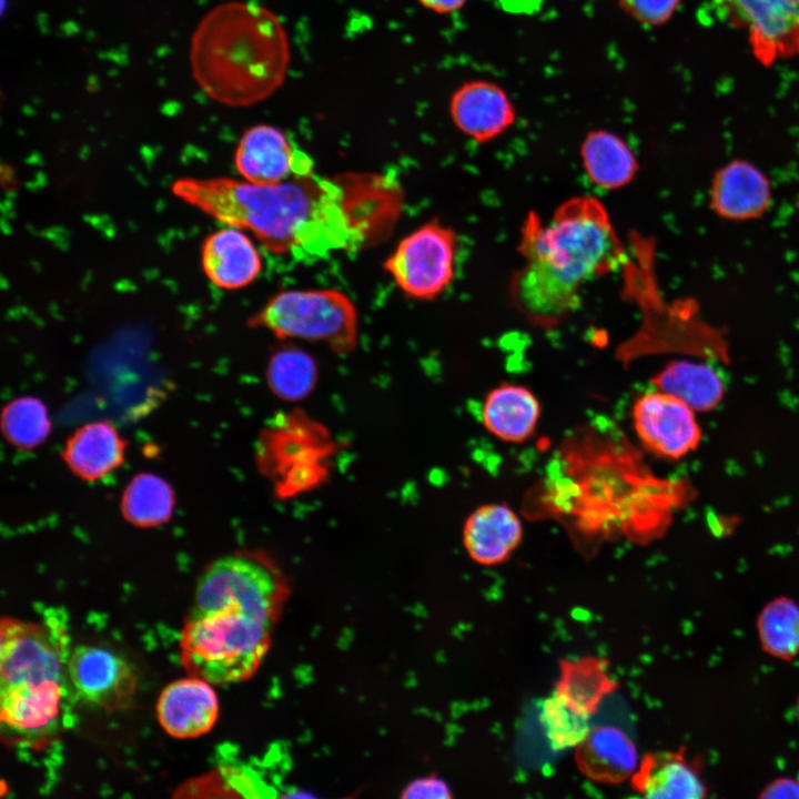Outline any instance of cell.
<instances>
[{"label":"cell","mask_w":799,"mask_h":799,"mask_svg":"<svg viewBox=\"0 0 799 799\" xmlns=\"http://www.w3.org/2000/svg\"><path fill=\"white\" fill-rule=\"evenodd\" d=\"M559 453L544 500L550 514L570 517L577 539L590 549L617 535L651 542L685 496L679 483L655 477L613 426L581 428Z\"/></svg>","instance_id":"cell-1"},{"label":"cell","mask_w":799,"mask_h":799,"mask_svg":"<svg viewBox=\"0 0 799 799\" xmlns=\"http://www.w3.org/2000/svg\"><path fill=\"white\" fill-rule=\"evenodd\" d=\"M173 194L224 225L252 233L271 253L313 261L366 239L344 184L315 172L273 184L183 178Z\"/></svg>","instance_id":"cell-2"},{"label":"cell","mask_w":799,"mask_h":799,"mask_svg":"<svg viewBox=\"0 0 799 799\" xmlns=\"http://www.w3.org/2000/svg\"><path fill=\"white\" fill-rule=\"evenodd\" d=\"M193 78L213 101L251 107L286 78L290 42L280 18L253 1H226L199 21L190 42Z\"/></svg>","instance_id":"cell-3"},{"label":"cell","mask_w":799,"mask_h":799,"mask_svg":"<svg viewBox=\"0 0 799 799\" xmlns=\"http://www.w3.org/2000/svg\"><path fill=\"white\" fill-rule=\"evenodd\" d=\"M518 250L577 290L623 262L624 249L604 205L593 196H575L558 206L548 223L536 213L524 222Z\"/></svg>","instance_id":"cell-4"},{"label":"cell","mask_w":799,"mask_h":799,"mask_svg":"<svg viewBox=\"0 0 799 799\" xmlns=\"http://www.w3.org/2000/svg\"><path fill=\"white\" fill-rule=\"evenodd\" d=\"M276 624L239 605L192 609L181 631V663L210 684L247 680L266 656Z\"/></svg>","instance_id":"cell-5"},{"label":"cell","mask_w":799,"mask_h":799,"mask_svg":"<svg viewBox=\"0 0 799 799\" xmlns=\"http://www.w3.org/2000/svg\"><path fill=\"white\" fill-rule=\"evenodd\" d=\"M249 325L283 340L323 342L345 353L356 345L358 317L352 300L337 290H289L273 295Z\"/></svg>","instance_id":"cell-6"},{"label":"cell","mask_w":799,"mask_h":799,"mask_svg":"<svg viewBox=\"0 0 799 799\" xmlns=\"http://www.w3.org/2000/svg\"><path fill=\"white\" fill-rule=\"evenodd\" d=\"M290 596L282 568L266 553L236 552L210 563L195 589L194 610L240 605L276 621Z\"/></svg>","instance_id":"cell-7"},{"label":"cell","mask_w":799,"mask_h":799,"mask_svg":"<svg viewBox=\"0 0 799 799\" xmlns=\"http://www.w3.org/2000/svg\"><path fill=\"white\" fill-rule=\"evenodd\" d=\"M0 687L24 681H67L68 637L50 621L4 617L0 624Z\"/></svg>","instance_id":"cell-8"},{"label":"cell","mask_w":799,"mask_h":799,"mask_svg":"<svg viewBox=\"0 0 799 799\" xmlns=\"http://www.w3.org/2000/svg\"><path fill=\"white\" fill-rule=\"evenodd\" d=\"M456 244L452 229L437 221L425 223L402 239L384 269L407 296L434 300L454 279Z\"/></svg>","instance_id":"cell-9"},{"label":"cell","mask_w":799,"mask_h":799,"mask_svg":"<svg viewBox=\"0 0 799 799\" xmlns=\"http://www.w3.org/2000/svg\"><path fill=\"white\" fill-rule=\"evenodd\" d=\"M728 20L747 30L755 57L771 65L799 52V0H715Z\"/></svg>","instance_id":"cell-10"},{"label":"cell","mask_w":799,"mask_h":799,"mask_svg":"<svg viewBox=\"0 0 799 799\" xmlns=\"http://www.w3.org/2000/svg\"><path fill=\"white\" fill-rule=\"evenodd\" d=\"M631 416L643 446L659 457L681 458L700 443L701 431L695 411L663 391L638 397Z\"/></svg>","instance_id":"cell-11"},{"label":"cell","mask_w":799,"mask_h":799,"mask_svg":"<svg viewBox=\"0 0 799 799\" xmlns=\"http://www.w3.org/2000/svg\"><path fill=\"white\" fill-rule=\"evenodd\" d=\"M239 174L256 184H273L314 173L313 161L280 128L256 124L239 140L234 153Z\"/></svg>","instance_id":"cell-12"},{"label":"cell","mask_w":799,"mask_h":799,"mask_svg":"<svg viewBox=\"0 0 799 799\" xmlns=\"http://www.w3.org/2000/svg\"><path fill=\"white\" fill-rule=\"evenodd\" d=\"M67 681H24L0 687L1 726L24 740L52 736L62 722Z\"/></svg>","instance_id":"cell-13"},{"label":"cell","mask_w":799,"mask_h":799,"mask_svg":"<svg viewBox=\"0 0 799 799\" xmlns=\"http://www.w3.org/2000/svg\"><path fill=\"white\" fill-rule=\"evenodd\" d=\"M68 678L83 700L105 710L123 707L138 685L135 672L122 657L92 645L77 646L70 653Z\"/></svg>","instance_id":"cell-14"},{"label":"cell","mask_w":799,"mask_h":799,"mask_svg":"<svg viewBox=\"0 0 799 799\" xmlns=\"http://www.w3.org/2000/svg\"><path fill=\"white\" fill-rule=\"evenodd\" d=\"M456 128L476 142L490 141L506 132L515 121L514 105L496 83L474 80L462 84L449 101Z\"/></svg>","instance_id":"cell-15"},{"label":"cell","mask_w":799,"mask_h":799,"mask_svg":"<svg viewBox=\"0 0 799 799\" xmlns=\"http://www.w3.org/2000/svg\"><path fill=\"white\" fill-rule=\"evenodd\" d=\"M156 715L170 736L195 738L214 726L219 716L218 697L210 682L193 676L182 678L163 688Z\"/></svg>","instance_id":"cell-16"},{"label":"cell","mask_w":799,"mask_h":799,"mask_svg":"<svg viewBox=\"0 0 799 799\" xmlns=\"http://www.w3.org/2000/svg\"><path fill=\"white\" fill-rule=\"evenodd\" d=\"M201 263L206 277L224 290L245 287L262 271V259L253 241L243 230L229 225L205 237Z\"/></svg>","instance_id":"cell-17"},{"label":"cell","mask_w":799,"mask_h":799,"mask_svg":"<svg viewBox=\"0 0 799 799\" xmlns=\"http://www.w3.org/2000/svg\"><path fill=\"white\" fill-rule=\"evenodd\" d=\"M575 762L587 779L603 785H619L638 767L637 749L621 729L601 725L590 729L575 747Z\"/></svg>","instance_id":"cell-18"},{"label":"cell","mask_w":799,"mask_h":799,"mask_svg":"<svg viewBox=\"0 0 799 799\" xmlns=\"http://www.w3.org/2000/svg\"><path fill=\"white\" fill-rule=\"evenodd\" d=\"M523 537L522 522L505 504L475 509L463 528V544L469 557L485 566L505 562Z\"/></svg>","instance_id":"cell-19"},{"label":"cell","mask_w":799,"mask_h":799,"mask_svg":"<svg viewBox=\"0 0 799 799\" xmlns=\"http://www.w3.org/2000/svg\"><path fill=\"white\" fill-rule=\"evenodd\" d=\"M631 788L646 798H704L707 788L682 751L646 754L630 777Z\"/></svg>","instance_id":"cell-20"},{"label":"cell","mask_w":799,"mask_h":799,"mask_svg":"<svg viewBox=\"0 0 799 799\" xmlns=\"http://www.w3.org/2000/svg\"><path fill=\"white\" fill-rule=\"evenodd\" d=\"M124 453V439L115 427L109 422H94L73 432L62 451V458L78 477L98 481L123 463Z\"/></svg>","instance_id":"cell-21"},{"label":"cell","mask_w":799,"mask_h":799,"mask_svg":"<svg viewBox=\"0 0 799 799\" xmlns=\"http://www.w3.org/2000/svg\"><path fill=\"white\" fill-rule=\"evenodd\" d=\"M770 201V185L761 171L745 161H734L716 175L711 189L715 211L730 220L752 219Z\"/></svg>","instance_id":"cell-22"},{"label":"cell","mask_w":799,"mask_h":799,"mask_svg":"<svg viewBox=\"0 0 799 799\" xmlns=\"http://www.w3.org/2000/svg\"><path fill=\"white\" fill-rule=\"evenodd\" d=\"M481 416L492 435L505 442L522 443L535 432L540 404L527 387L504 383L486 395Z\"/></svg>","instance_id":"cell-23"},{"label":"cell","mask_w":799,"mask_h":799,"mask_svg":"<svg viewBox=\"0 0 799 799\" xmlns=\"http://www.w3.org/2000/svg\"><path fill=\"white\" fill-rule=\"evenodd\" d=\"M619 688L609 674V663L597 656L559 659L554 691L574 709L591 717L604 699Z\"/></svg>","instance_id":"cell-24"},{"label":"cell","mask_w":799,"mask_h":799,"mask_svg":"<svg viewBox=\"0 0 799 799\" xmlns=\"http://www.w3.org/2000/svg\"><path fill=\"white\" fill-rule=\"evenodd\" d=\"M580 156L588 179L606 190L626 186L639 169L627 143L606 130H595L585 136Z\"/></svg>","instance_id":"cell-25"},{"label":"cell","mask_w":799,"mask_h":799,"mask_svg":"<svg viewBox=\"0 0 799 799\" xmlns=\"http://www.w3.org/2000/svg\"><path fill=\"white\" fill-rule=\"evenodd\" d=\"M651 383L695 412L715 408L724 397V383L709 365L690 361H672L659 371Z\"/></svg>","instance_id":"cell-26"},{"label":"cell","mask_w":799,"mask_h":799,"mask_svg":"<svg viewBox=\"0 0 799 799\" xmlns=\"http://www.w3.org/2000/svg\"><path fill=\"white\" fill-rule=\"evenodd\" d=\"M174 493L170 485L153 474H140L127 486L121 509L125 519L140 527H154L171 517Z\"/></svg>","instance_id":"cell-27"},{"label":"cell","mask_w":799,"mask_h":799,"mask_svg":"<svg viewBox=\"0 0 799 799\" xmlns=\"http://www.w3.org/2000/svg\"><path fill=\"white\" fill-rule=\"evenodd\" d=\"M1 425L6 438L23 449L42 444L51 427L44 404L29 396L13 400L4 407Z\"/></svg>","instance_id":"cell-28"},{"label":"cell","mask_w":799,"mask_h":799,"mask_svg":"<svg viewBox=\"0 0 799 799\" xmlns=\"http://www.w3.org/2000/svg\"><path fill=\"white\" fill-rule=\"evenodd\" d=\"M316 377L313 358L305 352L286 347L276 352L267 367L272 390L285 400H297L312 388Z\"/></svg>","instance_id":"cell-29"},{"label":"cell","mask_w":799,"mask_h":799,"mask_svg":"<svg viewBox=\"0 0 799 799\" xmlns=\"http://www.w3.org/2000/svg\"><path fill=\"white\" fill-rule=\"evenodd\" d=\"M539 719L555 751L575 748L591 729L590 717L570 707L555 692L543 701Z\"/></svg>","instance_id":"cell-30"},{"label":"cell","mask_w":799,"mask_h":799,"mask_svg":"<svg viewBox=\"0 0 799 799\" xmlns=\"http://www.w3.org/2000/svg\"><path fill=\"white\" fill-rule=\"evenodd\" d=\"M765 646L773 654L792 656L799 651V610L792 604L775 603L761 618Z\"/></svg>","instance_id":"cell-31"},{"label":"cell","mask_w":799,"mask_h":799,"mask_svg":"<svg viewBox=\"0 0 799 799\" xmlns=\"http://www.w3.org/2000/svg\"><path fill=\"white\" fill-rule=\"evenodd\" d=\"M682 0H620L621 9L645 26H661L675 13Z\"/></svg>","instance_id":"cell-32"},{"label":"cell","mask_w":799,"mask_h":799,"mask_svg":"<svg viewBox=\"0 0 799 799\" xmlns=\"http://www.w3.org/2000/svg\"><path fill=\"white\" fill-rule=\"evenodd\" d=\"M403 798H452L451 788L447 782L437 776H427L409 782L403 793Z\"/></svg>","instance_id":"cell-33"},{"label":"cell","mask_w":799,"mask_h":799,"mask_svg":"<svg viewBox=\"0 0 799 799\" xmlns=\"http://www.w3.org/2000/svg\"><path fill=\"white\" fill-rule=\"evenodd\" d=\"M467 0H418L426 9L437 13H451L459 10Z\"/></svg>","instance_id":"cell-34"},{"label":"cell","mask_w":799,"mask_h":799,"mask_svg":"<svg viewBox=\"0 0 799 799\" xmlns=\"http://www.w3.org/2000/svg\"><path fill=\"white\" fill-rule=\"evenodd\" d=\"M504 8L512 11L532 10L540 0H499Z\"/></svg>","instance_id":"cell-35"}]
</instances>
